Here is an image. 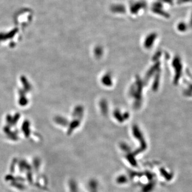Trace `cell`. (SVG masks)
<instances>
[{"instance_id":"cell-4","label":"cell","mask_w":192,"mask_h":192,"mask_svg":"<svg viewBox=\"0 0 192 192\" xmlns=\"http://www.w3.org/2000/svg\"><path fill=\"white\" fill-rule=\"evenodd\" d=\"M190 27L192 28V13H191V15H190Z\"/></svg>"},{"instance_id":"cell-2","label":"cell","mask_w":192,"mask_h":192,"mask_svg":"<svg viewBox=\"0 0 192 192\" xmlns=\"http://www.w3.org/2000/svg\"><path fill=\"white\" fill-rule=\"evenodd\" d=\"M20 167L22 169H25V168L26 169H27L28 168H30L29 165L25 161H22V162H21L20 165Z\"/></svg>"},{"instance_id":"cell-3","label":"cell","mask_w":192,"mask_h":192,"mask_svg":"<svg viewBox=\"0 0 192 192\" xmlns=\"http://www.w3.org/2000/svg\"><path fill=\"white\" fill-rule=\"evenodd\" d=\"M192 2V0H178V3H187V2Z\"/></svg>"},{"instance_id":"cell-1","label":"cell","mask_w":192,"mask_h":192,"mask_svg":"<svg viewBox=\"0 0 192 192\" xmlns=\"http://www.w3.org/2000/svg\"><path fill=\"white\" fill-rule=\"evenodd\" d=\"M177 28L178 30L180 32H185L186 30H187L188 26L187 25V24L185 23L184 22H181V23L178 24Z\"/></svg>"}]
</instances>
